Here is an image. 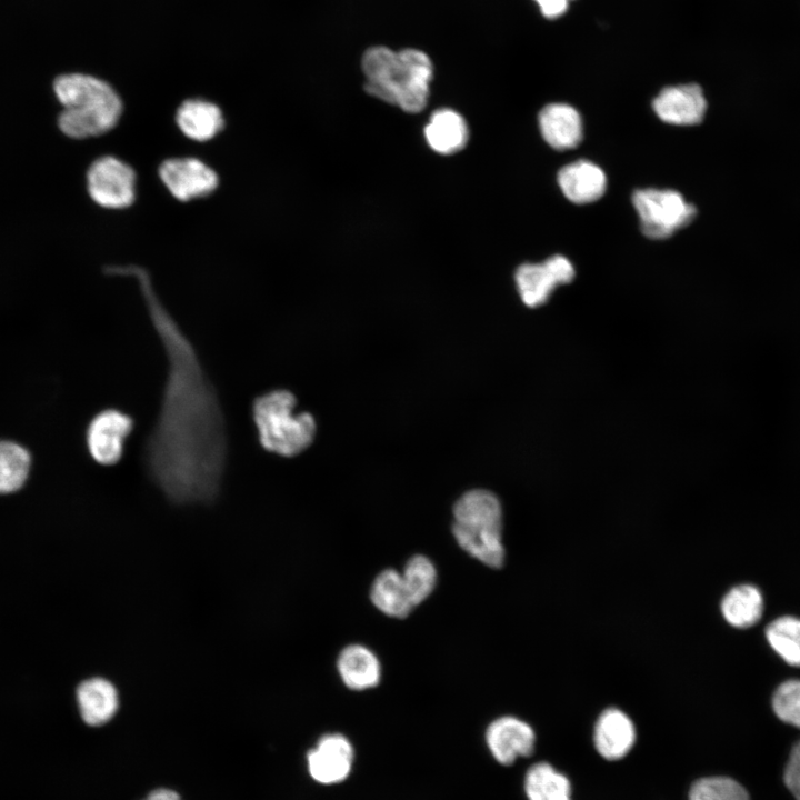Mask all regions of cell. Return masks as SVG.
<instances>
[{"instance_id": "6da1fadb", "label": "cell", "mask_w": 800, "mask_h": 800, "mask_svg": "<svg viewBox=\"0 0 800 800\" xmlns=\"http://www.w3.org/2000/svg\"><path fill=\"white\" fill-rule=\"evenodd\" d=\"M137 280L168 361L159 414L143 447L150 479L176 504L209 503L219 494L228 454L224 416L199 356L139 266L104 268Z\"/></svg>"}, {"instance_id": "7a4b0ae2", "label": "cell", "mask_w": 800, "mask_h": 800, "mask_svg": "<svg viewBox=\"0 0 800 800\" xmlns=\"http://www.w3.org/2000/svg\"><path fill=\"white\" fill-rule=\"evenodd\" d=\"M361 64L370 96L409 113L424 109L433 74L427 53L409 48L396 52L378 46L364 52Z\"/></svg>"}, {"instance_id": "3957f363", "label": "cell", "mask_w": 800, "mask_h": 800, "mask_svg": "<svg viewBox=\"0 0 800 800\" xmlns=\"http://www.w3.org/2000/svg\"><path fill=\"white\" fill-rule=\"evenodd\" d=\"M54 92L63 106L60 130L68 137L83 139L110 131L122 113V101L103 80L82 73H68L54 81Z\"/></svg>"}, {"instance_id": "277c9868", "label": "cell", "mask_w": 800, "mask_h": 800, "mask_svg": "<svg viewBox=\"0 0 800 800\" xmlns=\"http://www.w3.org/2000/svg\"><path fill=\"white\" fill-rule=\"evenodd\" d=\"M297 398L284 389L270 390L251 402V417L260 447L286 458L303 452L312 443L317 424L311 413L296 412Z\"/></svg>"}, {"instance_id": "5b68a950", "label": "cell", "mask_w": 800, "mask_h": 800, "mask_svg": "<svg viewBox=\"0 0 800 800\" xmlns=\"http://www.w3.org/2000/svg\"><path fill=\"white\" fill-rule=\"evenodd\" d=\"M452 534L462 550L483 564L491 568L503 564L502 509L491 491L470 490L457 500Z\"/></svg>"}, {"instance_id": "8992f818", "label": "cell", "mask_w": 800, "mask_h": 800, "mask_svg": "<svg viewBox=\"0 0 800 800\" xmlns=\"http://www.w3.org/2000/svg\"><path fill=\"white\" fill-rule=\"evenodd\" d=\"M632 202L642 233L651 239L669 238L697 214L694 206L674 190L639 189L633 192Z\"/></svg>"}, {"instance_id": "52a82bcc", "label": "cell", "mask_w": 800, "mask_h": 800, "mask_svg": "<svg viewBox=\"0 0 800 800\" xmlns=\"http://www.w3.org/2000/svg\"><path fill=\"white\" fill-rule=\"evenodd\" d=\"M92 200L108 209H124L136 198V173L124 161L104 156L92 162L87 173Z\"/></svg>"}, {"instance_id": "ba28073f", "label": "cell", "mask_w": 800, "mask_h": 800, "mask_svg": "<svg viewBox=\"0 0 800 800\" xmlns=\"http://www.w3.org/2000/svg\"><path fill=\"white\" fill-rule=\"evenodd\" d=\"M134 429V419L116 408L97 412L86 429V444L91 459L110 467L123 457L126 442Z\"/></svg>"}, {"instance_id": "9c48e42d", "label": "cell", "mask_w": 800, "mask_h": 800, "mask_svg": "<svg viewBox=\"0 0 800 800\" xmlns=\"http://www.w3.org/2000/svg\"><path fill=\"white\" fill-rule=\"evenodd\" d=\"M572 263L563 256H552L543 263H524L516 271V282L522 302L536 308L548 301L560 284L574 278Z\"/></svg>"}, {"instance_id": "30bf717a", "label": "cell", "mask_w": 800, "mask_h": 800, "mask_svg": "<svg viewBox=\"0 0 800 800\" xmlns=\"http://www.w3.org/2000/svg\"><path fill=\"white\" fill-rule=\"evenodd\" d=\"M159 177L169 192L180 201L210 196L218 187L216 171L197 158H170L161 162Z\"/></svg>"}, {"instance_id": "8fae6325", "label": "cell", "mask_w": 800, "mask_h": 800, "mask_svg": "<svg viewBox=\"0 0 800 800\" xmlns=\"http://www.w3.org/2000/svg\"><path fill=\"white\" fill-rule=\"evenodd\" d=\"M354 751L341 733H327L319 738L307 753V766L313 780L333 784L346 780L351 771Z\"/></svg>"}, {"instance_id": "7c38bea8", "label": "cell", "mask_w": 800, "mask_h": 800, "mask_svg": "<svg viewBox=\"0 0 800 800\" xmlns=\"http://www.w3.org/2000/svg\"><path fill=\"white\" fill-rule=\"evenodd\" d=\"M486 742L492 757L501 764H512L519 757L534 750L536 734L523 720L504 716L493 720L486 730Z\"/></svg>"}, {"instance_id": "4fadbf2b", "label": "cell", "mask_w": 800, "mask_h": 800, "mask_svg": "<svg viewBox=\"0 0 800 800\" xmlns=\"http://www.w3.org/2000/svg\"><path fill=\"white\" fill-rule=\"evenodd\" d=\"M652 108L667 123L693 126L703 120L707 101L700 86L687 83L662 89L652 101Z\"/></svg>"}, {"instance_id": "5bb4252c", "label": "cell", "mask_w": 800, "mask_h": 800, "mask_svg": "<svg viewBox=\"0 0 800 800\" xmlns=\"http://www.w3.org/2000/svg\"><path fill=\"white\" fill-rule=\"evenodd\" d=\"M593 741L602 758L609 761L619 760L627 756L634 744V724L623 711L609 708L596 722Z\"/></svg>"}, {"instance_id": "9a60e30c", "label": "cell", "mask_w": 800, "mask_h": 800, "mask_svg": "<svg viewBox=\"0 0 800 800\" xmlns=\"http://www.w3.org/2000/svg\"><path fill=\"white\" fill-rule=\"evenodd\" d=\"M539 128L544 141L556 150L576 148L582 140L579 112L566 103H550L539 113Z\"/></svg>"}, {"instance_id": "2e32d148", "label": "cell", "mask_w": 800, "mask_h": 800, "mask_svg": "<svg viewBox=\"0 0 800 800\" xmlns=\"http://www.w3.org/2000/svg\"><path fill=\"white\" fill-rule=\"evenodd\" d=\"M558 183L570 201L584 204L603 196L607 178L602 169L593 162L579 160L559 170Z\"/></svg>"}, {"instance_id": "e0dca14e", "label": "cell", "mask_w": 800, "mask_h": 800, "mask_svg": "<svg viewBox=\"0 0 800 800\" xmlns=\"http://www.w3.org/2000/svg\"><path fill=\"white\" fill-rule=\"evenodd\" d=\"M337 669L344 686L363 691L374 688L381 679V664L369 648L353 643L344 647L337 659Z\"/></svg>"}, {"instance_id": "ac0fdd59", "label": "cell", "mask_w": 800, "mask_h": 800, "mask_svg": "<svg viewBox=\"0 0 800 800\" xmlns=\"http://www.w3.org/2000/svg\"><path fill=\"white\" fill-rule=\"evenodd\" d=\"M76 697L82 720L92 727L107 723L118 710L117 689L103 678L82 681L77 688Z\"/></svg>"}, {"instance_id": "d6986e66", "label": "cell", "mask_w": 800, "mask_h": 800, "mask_svg": "<svg viewBox=\"0 0 800 800\" xmlns=\"http://www.w3.org/2000/svg\"><path fill=\"white\" fill-rule=\"evenodd\" d=\"M176 121L186 137L199 142L211 140L226 124L221 109L203 99L184 100L177 110Z\"/></svg>"}, {"instance_id": "ffe728a7", "label": "cell", "mask_w": 800, "mask_h": 800, "mask_svg": "<svg viewBox=\"0 0 800 800\" xmlns=\"http://www.w3.org/2000/svg\"><path fill=\"white\" fill-rule=\"evenodd\" d=\"M429 147L441 154L461 151L469 140V129L463 117L448 108L434 111L424 127Z\"/></svg>"}, {"instance_id": "44dd1931", "label": "cell", "mask_w": 800, "mask_h": 800, "mask_svg": "<svg viewBox=\"0 0 800 800\" xmlns=\"http://www.w3.org/2000/svg\"><path fill=\"white\" fill-rule=\"evenodd\" d=\"M370 599L379 611L392 618H406L414 608L401 572L393 568L382 570L374 578L370 589Z\"/></svg>"}, {"instance_id": "7402d4cb", "label": "cell", "mask_w": 800, "mask_h": 800, "mask_svg": "<svg viewBox=\"0 0 800 800\" xmlns=\"http://www.w3.org/2000/svg\"><path fill=\"white\" fill-rule=\"evenodd\" d=\"M763 598L751 584L732 588L721 601V612L727 622L736 628H749L759 622L763 613Z\"/></svg>"}, {"instance_id": "603a6c76", "label": "cell", "mask_w": 800, "mask_h": 800, "mask_svg": "<svg viewBox=\"0 0 800 800\" xmlns=\"http://www.w3.org/2000/svg\"><path fill=\"white\" fill-rule=\"evenodd\" d=\"M528 800H571V783L567 776L550 763H533L524 776Z\"/></svg>"}, {"instance_id": "cb8c5ba5", "label": "cell", "mask_w": 800, "mask_h": 800, "mask_svg": "<svg viewBox=\"0 0 800 800\" xmlns=\"http://www.w3.org/2000/svg\"><path fill=\"white\" fill-rule=\"evenodd\" d=\"M31 463V453L24 446L0 440V494L20 490L29 478Z\"/></svg>"}, {"instance_id": "d4e9b609", "label": "cell", "mask_w": 800, "mask_h": 800, "mask_svg": "<svg viewBox=\"0 0 800 800\" xmlns=\"http://www.w3.org/2000/svg\"><path fill=\"white\" fill-rule=\"evenodd\" d=\"M766 637L788 664L800 667V619L784 616L773 620L766 629Z\"/></svg>"}, {"instance_id": "484cf974", "label": "cell", "mask_w": 800, "mask_h": 800, "mask_svg": "<svg viewBox=\"0 0 800 800\" xmlns=\"http://www.w3.org/2000/svg\"><path fill=\"white\" fill-rule=\"evenodd\" d=\"M401 577L414 607L423 602L437 584L436 566L423 554H414L408 559Z\"/></svg>"}, {"instance_id": "4316f807", "label": "cell", "mask_w": 800, "mask_h": 800, "mask_svg": "<svg viewBox=\"0 0 800 800\" xmlns=\"http://www.w3.org/2000/svg\"><path fill=\"white\" fill-rule=\"evenodd\" d=\"M688 800H750L747 790L736 780L712 776L696 780L688 793Z\"/></svg>"}, {"instance_id": "83f0119b", "label": "cell", "mask_w": 800, "mask_h": 800, "mask_svg": "<svg viewBox=\"0 0 800 800\" xmlns=\"http://www.w3.org/2000/svg\"><path fill=\"white\" fill-rule=\"evenodd\" d=\"M772 708L781 721L800 728V680L781 683L773 693Z\"/></svg>"}, {"instance_id": "f1b7e54d", "label": "cell", "mask_w": 800, "mask_h": 800, "mask_svg": "<svg viewBox=\"0 0 800 800\" xmlns=\"http://www.w3.org/2000/svg\"><path fill=\"white\" fill-rule=\"evenodd\" d=\"M783 778L791 794L796 800H800V740L791 750Z\"/></svg>"}, {"instance_id": "f546056e", "label": "cell", "mask_w": 800, "mask_h": 800, "mask_svg": "<svg viewBox=\"0 0 800 800\" xmlns=\"http://www.w3.org/2000/svg\"><path fill=\"white\" fill-rule=\"evenodd\" d=\"M541 13L548 19H554L562 16L569 7L571 0H534Z\"/></svg>"}, {"instance_id": "4dcf8cb0", "label": "cell", "mask_w": 800, "mask_h": 800, "mask_svg": "<svg viewBox=\"0 0 800 800\" xmlns=\"http://www.w3.org/2000/svg\"><path fill=\"white\" fill-rule=\"evenodd\" d=\"M143 800H181L179 794L171 790L166 788H159L156 790H152L148 797Z\"/></svg>"}]
</instances>
